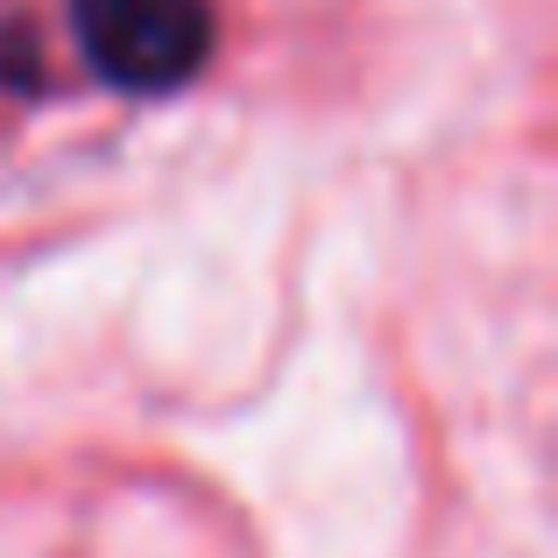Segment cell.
I'll return each mask as SVG.
<instances>
[{
  "label": "cell",
  "mask_w": 558,
  "mask_h": 558,
  "mask_svg": "<svg viewBox=\"0 0 558 558\" xmlns=\"http://www.w3.org/2000/svg\"><path fill=\"white\" fill-rule=\"evenodd\" d=\"M0 85H14V93H36V85H43L28 22H8V28H0Z\"/></svg>",
  "instance_id": "cell-2"
},
{
  "label": "cell",
  "mask_w": 558,
  "mask_h": 558,
  "mask_svg": "<svg viewBox=\"0 0 558 558\" xmlns=\"http://www.w3.org/2000/svg\"><path fill=\"white\" fill-rule=\"evenodd\" d=\"M71 28L93 64L128 99H170L213 64V0H71Z\"/></svg>",
  "instance_id": "cell-1"
}]
</instances>
